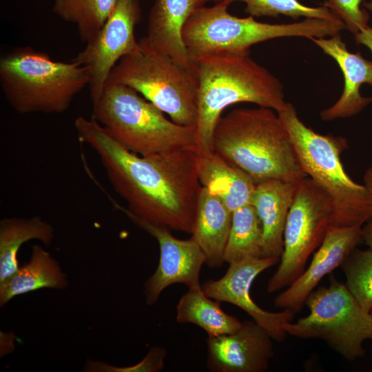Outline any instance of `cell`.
<instances>
[{"label": "cell", "mask_w": 372, "mask_h": 372, "mask_svg": "<svg viewBox=\"0 0 372 372\" xmlns=\"http://www.w3.org/2000/svg\"><path fill=\"white\" fill-rule=\"evenodd\" d=\"M78 138L97 154L123 208L149 223L192 233L198 198V154L195 148L139 156L92 118L74 121Z\"/></svg>", "instance_id": "1"}, {"label": "cell", "mask_w": 372, "mask_h": 372, "mask_svg": "<svg viewBox=\"0 0 372 372\" xmlns=\"http://www.w3.org/2000/svg\"><path fill=\"white\" fill-rule=\"evenodd\" d=\"M194 67L198 79L196 151L199 156L214 152V129L229 105L248 102L278 112L287 104L280 81L249 54L209 55Z\"/></svg>", "instance_id": "2"}, {"label": "cell", "mask_w": 372, "mask_h": 372, "mask_svg": "<svg viewBox=\"0 0 372 372\" xmlns=\"http://www.w3.org/2000/svg\"><path fill=\"white\" fill-rule=\"evenodd\" d=\"M213 148L256 184L270 179L299 182L307 176L288 131L271 108H240L220 116L213 134Z\"/></svg>", "instance_id": "3"}, {"label": "cell", "mask_w": 372, "mask_h": 372, "mask_svg": "<svg viewBox=\"0 0 372 372\" xmlns=\"http://www.w3.org/2000/svg\"><path fill=\"white\" fill-rule=\"evenodd\" d=\"M223 0L211 7L195 10L185 22L183 40L192 65L200 59L221 53L249 54L253 45L279 37L323 38L345 29L340 20L305 18L291 23L271 24L253 16L237 17L227 12Z\"/></svg>", "instance_id": "4"}, {"label": "cell", "mask_w": 372, "mask_h": 372, "mask_svg": "<svg viewBox=\"0 0 372 372\" xmlns=\"http://www.w3.org/2000/svg\"><path fill=\"white\" fill-rule=\"evenodd\" d=\"M277 114L289 132L303 172L332 201L331 225L362 226L371 219L366 187L349 177L341 161V154L348 147L347 139L314 132L299 118L291 103Z\"/></svg>", "instance_id": "5"}, {"label": "cell", "mask_w": 372, "mask_h": 372, "mask_svg": "<svg viewBox=\"0 0 372 372\" xmlns=\"http://www.w3.org/2000/svg\"><path fill=\"white\" fill-rule=\"evenodd\" d=\"M88 83L82 66L54 61L30 47L14 48L0 59L1 87L19 114L63 113Z\"/></svg>", "instance_id": "6"}, {"label": "cell", "mask_w": 372, "mask_h": 372, "mask_svg": "<svg viewBox=\"0 0 372 372\" xmlns=\"http://www.w3.org/2000/svg\"><path fill=\"white\" fill-rule=\"evenodd\" d=\"M92 105V118L137 154L196 149L195 127L169 121L162 110L129 86L107 83Z\"/></svg>", "instance_id": "7"}, {"label": "cell", "mask_w": 372, "mask_h": 372, "mask_svg": "<svg viewBox=\"0 0 372 372\" xmlns=\"http://www.w3.org/2000/svg\"><path fill=\"white\" fill-rule=\"evenodd\" d=\"M138 42L139 48L121 58L113 68L107 83L133 88L174 123L196 128L198 79L195 72L154 50L145 37Z\"/></svg>", "instance_id": "8"}, {"label": "cell", "mask_w": 372, "mask_h": 372, "mask_svg": "<svg viewBox=\"0 0 372 372\" xmlns=\"http://www.w3.org/2000/svg\"><path fill=\"white\" fill-rule=\"evenodd\" d=\"M305 305L307 316L283 326L287 335L324 340L349 361L364 356L363 342L372 340V314L360 307L344 283L331 276L327 286L309 294Z\"/></svg>", "instance_id": "9"}, {"label": "cell", "mask_w": 372, "mask_h": 372, "mask_svg": "<svg viewBox=\"0 0 372 372\" xmlns=\"http://www.w3.org/2000/svg\"><path fill=\"white\" fill-rule=\"evenodd\" d=\"M332 216L329 196L309 176L302 179L288 213L280 263L267 285L269 293L289 286L302 274L307 259L324 240Z\"/></svg>", "instance_id": "10"}, {"label": "cell", "mask_w": 372, "mask_h": 372, "mask_svg": "<svg viewBox=\"0 0 372 372\" xmlns=\"http://www.w3.org/2000/svg\"><path fill=\"white\" fill-rule=\"evenodd\" d=\"M141 20L139 0H118L105 25L71 61L86 70L92 102L102 94L109 75L123 56L136 52L135 28Z\"/></svg>", "instance_id": "11"}, {"label": "cell", "mask_w": 372, "mask_h": 372, "mask_svg": "<svg viewBox=\"0 0 372 372\" xmlns=\"http://www.w3.org/2000/svg\"><path fill=\"white\" fill-rule=\"evenodd\" d=\"M113 203L158 243V265L144 285L147 304H154L161 293L172 285L181 283L190 287L200 284V273L203 265L205 264L206 257L192 237L185 240L177 238L168 228L145 221L125 210L116 202L113 201Z\"/></svg>", "instance_id": "12"}, {"label": "cell", "mask_w": 372, "mask_h": 372, "mask_svg": "<svg viewBox=\"0 0 372 372\" xmlns=\"http://www.w3.org/2000/svg\"><path fill=\"white\" fill-rule=\"evenodd\" d=\"M279 262L280 258L266 257L231 263L223 277L207 280L201 285L202 289L209 298L240 308L273 340L282 342L287 335L283 326L293 320L296 313L289 309L267 311L260 307L250 296L255 278Z\"/></svg>", "instance_id": "13"}, {"label": "cell", "mask_w": 372, "mask_h": 372, "mask_svg": "<svg viewBox=\"0 0 372 372\" xmlns=\"http://www.w3.org/2000/svg\"><path fill=\"white\" fill-rule=\"evenodd\" d=\"M273 339L254 320L236 332L207 340V367L211 372H264L273 357Z\"/></svg>", "instance_id": "14"}, {"label": "cell", "mask_w": 372, "mask_h": 372, "mask_svg": "<svg viewBox=\"0 0 372 372\" xmlns=\"http://www.w3.org/2000/svg\"><path fill=\"white\" fill-rule=\"evenodd\" d=\"M362 226L330 225L308 268L276 296L274 305L295 313L300 311L305 304L307 296L320 280L335 268L340 267L345 258L362 241Z\"/></svg>", "instance_id": "15"}, {"label": "cell", "mask_w": 372, "mask_h": 372, "mask_svg": "<svg viewBox=\"0 0 372 372\" xmlns=\"http://www.w3.org/2000/svg\"><path fill=\"white\" fill-rule=\"evenodd\" d=\"M309 39L336 61L344 76V89L340 97L320 112V118L323 121H332L361 112L372 103V96H363L360 92L364 83L372 86V61L364 59L358 52H349L340 34L329 39L311 37Z\"/></svg>", "instance_id": "16"}, {"label": "cell", "mask_w": 372, "mask_h": 372, "mask_svg": "<svg viewBox=\"0 0 372 372\" xmlns=\"http://www.w3.org/2000/svg\"><path fill=\"white\" fill-rule=\"evenodd\" d=\"M223 0H155L145 37L154 50L194 71L183 40L184 25L192 12L208 1ZM195 72V71H194Z\"/></svg>", "instance_id": "17"}, {"label": "cell", "mask_w": 372, "mask_h": 372, "mask_svg": "<svg viewBox=\"0 0 372 372\" xmlns=\"http://www.w3.org/2000/svg\"><path fill=\"white\" fill-rule=\"evenodd\" d=\"M299 182L270 179L256 185L250 204L262 225V258H280L285 227Z\"/></svg>", "instance_id": "18"}, {"label": "cell", "mask_w": 372, "mask_h": 372, "mask_svg": "<svg viewBox=\"0 0 372 372\" xmlns=\"http://www.w3.org/2000/svg\"><path fill=\"white\" fill-rule=\"evenodd\" d=\"M232 212L215 195L202 187L196 206L192 237L204 252L205 264L221 267L230 232Z\"/></svg>", "instance_id": "19"}, {"label": "cell", "mask_w": 372, "mask_h": 372, "mask_svg": "<svg viewBox=\"0 0 372 372\" xmlns=\"http://www.w3.org/2000/svg\"><path fill=\"white\" fill-rule=\"evenodd\" d=\"M198 156L202 187L220 199L231 212L250 204L256 184L246 172L215 152Z\"/></svg>", "instance_id": "20"}, {"label": "cell", "mask_w": 372, "mask_h": 372, "mask_svg": "<svg viewBox=\"0 0 372 372\" xmlns=\"http://www.w3.org/2000/svg\"><path fill=\"white\" fill-rule=\"evenodd\" d=\"M67 280L58 262L39 245H34L30 260L0 283V304L12 298L42 288L63 289Z\"/></svg>", "instance_id": "21"}, {"label": "cell", "mask_w": 372, "mask_h": 372, "mask_svg": "<svg viewBox=\"0 0 372 372\" xmlns=\"http://www.w3.org/2000/svg\"><path fill=\"white\" fill-rule=\"evenodd\" d=\"M203 291L201 285L188 287L176 305V322L191 323L203 329L208 337H216L237 331L242 322L225 312L220 302L213 300Z\"/></svg>", "instance_id": "22"}, {"label": "cell", "mask_w": 372, "mask_h": 372, "mask_svg": "<svg viewBox=\"0 0 372 372\" xmlns=\"http://www.w3.org/2000/svg\"><path fill=\"white\" fill-rule=\"evenodd\" d=\"M53 238L52 226L39 216L2 219L0 222V283L17 271V254L24 242L37 239L48 245Z\"/></svg>", "instance_id": "23"}, {"label": "cell", "mask_w": 372, "mask_h": 372, "mask_svg": "<svg viewBox=\"0 0 372 372\" xmlns=\"http://www.w3.org/2000/svg\"><path fill=\"white\" fill-rule=\"evenodd\" d=\"M260 258H262V225L254 207L248 204L232 212L224 260L229 265Z\"/></svg>", "instance_id": "24"}, {"label": "cell", "mask_w": 372, "mask_h": 372, "mask_svg": "<svg viewBox=\"0 0 372 372\" xmlns=\"http://www.w3.org/2000/svg\"><path fill=\"white\" fill-rule=\"evenodd\" d=\"M118 0H54L53 12L76 25L81 40H92L113 12Z\"/></svg>", "instance_id": "25"}, {"label": "cell", "mask_w": 372, "mask_h": 372, "mask_svg": "<svg viewBox=\"0 0 372 372\" xmlns=\"http://www.w3.org/2000/svg\"><path fill=\"white\" fill-rule=\"evenodd\" d=\"M345 285L360 307L372 313V250L353 249L341 264Z\"/></svg>", "instance_id": "26"}, {"label": "cell", "mask_w": 372, "mask_h": 372, "mask_svg": "<svg viewBox=\"0 0 372 372\" xmlns=\"http://www.w3.org/2000/svg\"><path fill=\"white\" fill-rule=\"evenodd\" d=\"M229 4L234 1L246 3L245 12L253 17H278L285 15L293 19L300 17L337 20L331 11L324 6L310 7L298 0H226ZM340 20V19H339Z\"/></svg>", "instance_id": "27"}, {"label": "cell", "mask_w": 372, "mask_h": 372, "mask_svg": "<svg viewBox=\"0 0 372 372\" xmlns=\"http://www.w3.org/2000/svg\"><path fill=\"white\" fill-rule=\"evenodd\" d=\"M362 0H326L325 7L345 25L346 29L356 34L366 27L369 14L365 9H362Z\"/></svg>", "instance_id": "28"}, {"label": "cell", "mask_w": 372, "mask_h": 372, "mask_svg": "<svg viewBox=\"0 0 372 372\" xmlns=\"http://www.w3.org/2000/svg\"><path fill=\"white\" fill-rule=\"evenodd\" d=\"M166 355L167 352L164 348L154 347L149 350L145 358L135 366L116 368L112 366L107 367L106 364H104V368H100L99 369H108L110 371H160L164 369Z\"/></svg>", "instance_id": "29"}, {"label": "cell", "mask_w": 372, "mask_h": 372, "mask_svg": "<svg viewBox=\"0 0 372 372\" xmlns=\"http://www.w3.org/2000/svg\"><path fill=\"white\" fill-rule=\"evenodd\" d=\"M354 37L357 43L365 45L372 52V28L367 25Z\"/></svg>", "instance_id": "30"}, {"label": "cell", "mask_w": 372, "mask_h": 372, "mask_svg": "<svg viewBox=\"0 0 372 372\" xmlns=\"http://www.w3.org/2000/svg\"><path fill=\"white\" fill-rule=\"evenodd\" d=\"M361 238L362 241L372 250V219H370L366 225L362 227Z\"/></svg>", "instance_id": "31"}, {"label": "cell", "mask_w": 372, "mask_h": 372, "mask_svg": "<svg viewBox=\"0 0 372 372\" xmlns=\"http://www.w3.org/2000/svg\"><path fill=\"white\" fill-rule=\"evenodd\" d=\"M363 178L364 183V185L366 187L370 197L371 217L372 219V165L366 170Z\"/></svg>", "instance_id": "32"}, {"label": "cell", "mask_w": 372, "mask_h": 372, "mask_svg": "<svg viewBox=\"0 0 372 372\" xmlns=\"http://www.w3.org/2000/svg\"><path fill=\"white\" fill-rule=\"evenodd\" d=\"M364 6L366 9L369 10L370 12H372V0L365 2L364 3Z\"/></svg>", "instance_id": "33"}, {"label": "cell", "mask_w": 372, "mask_h": 372, "mask_svg": "<svg viewBox=\"0 0 372 372\" xmlns=\"http://www.w3.org/2000/svg\"><path fill=\"white\" fill-rule=\"evenodd\" d=\"M371 314H372V313H371Z\"/></svg>", "instance_id": "34"}]
</instances>
